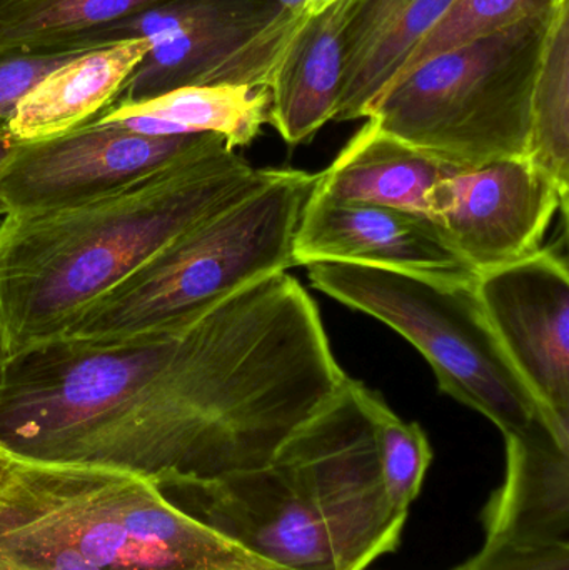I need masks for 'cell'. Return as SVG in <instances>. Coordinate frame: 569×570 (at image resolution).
<instances>
[{
    "label": "cell",
    "instance_id": "obj_22",
    "mask_svg": "<svg viewBox=\"0 0 569 570\" xmlns=\"http://www.w3.org/2000/svg\"><path fill=\"white\" fill-rule=\"evenodd\" d=\"M563 2L565 0H454L441 22L428 33L398 77L438 53L510 29L524 20L547 16Z\"/></svg>",
    "mask_w": 569,
    "mask_h": 570
},
{
    "label": "cell",
    "instance_id": "obj_25",
    "mask_svg": "<svg viewBox=\"0 0 569 570\" xmlns=\"http://www.w3.org/2000/svg\"><path fill=\"white\" fill-rule=\"evenodd\" d=\"M277 6L293 16L311 17L323 12L337 0H276Z\"/></svg>",
    "mask_w": 569,
    "mask_h": 570
},
{
    "label": "cell",
    "instance_id": "obj_28",
    "mask_svg": "<svg viewBox=\"0 0 569 570\" xmlns=\"http://www.w3.org/2000/svg\"><path fill=\"white\" fill-rule=\"evenodd\" d=\"M3 355H2V351H0V377H2V368H3Z\"/></svg>",
    "mask_w": 569,
    "mask_h": 570
},
{
    "label": "cell",
    "instance_id": "obj_18",
    "mask_svg": "<svg viewBox=\"0 0 569 570\" xmlns=\"http://www.w3.org/2000/svg\"><path fill=\"white\" fill-rule=\"evenodd\" d=\"M269 109L266 87H180L139 102L112 104L92 120L120 124L144 136L216 134L236 150L249 146L269 124Z\"/></svg>",
    "mask_w": 569,
    "mask_h": 570
},
{
    "label": "cell",
    "instance_id": "obj_12",
    "mask_svg": "<svg viewBox=\"0 0 569 570\" xmlns=\"http://www.w3.org/2000/svg\"><path fill=\"white\" fill-rule=\"evenodd\" d=\"M357 264L477 281L478 273L428 217L311 194L293 243L294 266Z\"/></svg>",
    "mask_w": 569,
    "mask_h": 570
},
{
    "label": "cell",
    "instance_id": "obj_20",
    "mask_svg": "<svg viewBox=\"0 0 569 570\" xmlns=\"http://www.w3.org/2000/svg\"><path fill=\"white\" fill-rule=\"evenodd\" d=\"M163 0H0V49H50Z\"/></svg>",
    "mask_w": 569,
    "mask_h": 570
},
{
    "label": "cell",
    "instance_id": "obj_1",
    "mask_svg": "<svg viewBox=\"0 0 569 570\" xmlns=\"http://www.w3.org/2000/svg\"><path fill=\"white\" fill-rule=\"evenodd\" d=\"M344 377L316 302L273 274L169 331L7 358L0 448L154 481L220 478L269 462Z\"/></svg>",
    "mask_w": 569,
    "mask_h": 570
},
{
    "label": "cell",
    "instance_id": "obj_11",
    "mask_svg": "<svg viewBox=\"0 0 569 570\" xmlns=\"http://www.w3.org/2000/svg\"><path fill=\"white\" fill-rule=\"evenodd\" d=\"M478 297L541 417L569 444V273L567 256L538 253L478 274Z\"/></svg>",
    "mask_w": 569,
    "mask_h": 570
},
{
    "label": "cell",
    "instance_id": "obj_9",
    "mask_svg": "<svg viewBox=\"0 0 569 570\" xmlns=\"http://www.w3.org/2000/svg\"><path fill=\"white\" fill-rule=\"evenodd\" d=\"M306 19L276 0H220L194 22L150 40L149 52L112 104L139 102L180 87L269 89Z\"/></svg>",
    "mask_w": 569,
    "mask_h": 570
},
{
    "label": "cell",
    "instance_id": "obj_21",
    "mask_svg": "<svg viewBox=\"0 0 569 570\" xmlns=\"http://www.w3.org/2000/svg\"><path fill=\"white\" fill-rule=\"evenodd\" d=\"M371 409L387 502L396 514L408 518L433 461V449L420 424L398 417L374 392H371Z\"/></svg>",
    "mask_w": 569,
    "mask_h": 570
},
{
    "label": "cell",
    "instance_id": "obj_26",
    "mask_svg": "<svg viewBox=\"0 0 569 570\" xmlns=\"http://www.w3.org/2000/svg\"><path fill=\"white\" fill-rule=\"evenodd\" d=\"M16 462V458H12L9 452L3 451V449L0 448V489H2L3 485H6V482L9 481Z\"/></svg>",
    "mask_w": 569,
    "mask_h": 570
},
{
    "label": "cell",
    "instance_id": "obj_8",
    "mask_svg": "<svg viewBox=\"0 0 569 570\" xmlns=\"http://www.w3.org/2000/svg\"><path fill=\"white\" fill-rule=\"evenodd\" d=\"M214 136H144L90 120L46 139L17 140L0 166V199L7 216L80 206L127 189Z\"/></svg>",
    "mask_w": 569,
    "mask_h": 570
},
{
    "label": "cell",
    "instance_id": "obj_14",
    "mask_svg": "<svg viewBox=\"0 0 569 570\" xmlns=\"http://www.w3.org/2000/svg\"><path fill=\"white\" fill-rule=\"evenodd\" d=\"M454 0H356L344 30L337 122L366 119Z\"/></svg>",
    "mask_w": 569,
    "mask_h": 570
},
{
    "label": "cell",
    "instance_id": "obj_7",
    "mask_svg": "<svg viewBox=\"0 0 569 570\" xmlns=\"http://www.w3.org/2000/svg\"><path fill=\"white\" fill-rule=\"evenodd\" d=\"M311 284L403 335L433 368L440 391L490 419L503 435L540 417L531 395L498 341L470 281L426 274L316 263Z\"/></svg>",
    "mask_w": 569,
    "mask_h": 570
},
{
    "label": "cell",
    "instance_id": "obj_15",
    "mask_svg": "<svg viewBox=\"0 0 569 570\" xmlns=\"http://www.w3.org/2000/svg\"><path fill=\"white\" fill-rule=\"evenodd\" d=\"M356 0L307 17L269 83V124L290 146L307 142L336 116L344 77V30Z\"/></svg>",
    "mask_w": 569,
    "mask_h": 570
},
{
    "label": "cell",
    "instance_id": "obj_3",
    "mask_svg": "<svg viewBox=\"0 0 569 570\" xmlns=\"http://www.w3.org/2000/svg\"><path fill=\"white\" fill-rule=\"evenodd\" d=\"M371 392L340 389L259 468L156 481L184 511L287 570H367L408 518L387 502Z\"/></svg>",
    "mask_w": 569,
    "mask_h": 570
},
{
    "label": "cell",
    "instance_id": "obj_23",
    "mask_svg": "<svg viewBox=\"0 0 569 570\" xmlns=\"http://www.w3.org/2000/svg\"><path fill=\"white\" fill-rule=\"evenodd\" d=\"M80 52L47 53L29 49H0V136L9 127L20 100L57 67Z\"/></svg>",
    "mask_w": 569,
    "mask_h": 570
},
{
    "label": "cell",
    "instance_id": "obj_16",
    "mask_svg": "<svg viewBox=\"0 0 569 570\" xmlns=\"http://www.w3.org/2000/svg\"><path fill=\"white\" fill-rule=\"evenodd\" d=\"M149 49L150 40L143 39L77 53L20 100L10 137L19 142L46 139L96 119L117 99Z\"/></svg>",
    "mask_w": 569,
    "mask_h": 570
},
{
    "label": "cell",
    "instance_id": "obj_24",
    "mask_svg": "<svg viewBox=\"0 0 569 570\" xmlns=\"http://www.w3.org/2000/svg\"><path fill=\"white\" fill-rule=\"evenodd\" d=\"M454 570H569V544H483Z\"/></svg>",
    "mask_w": 569,
    "mask_h": 570
},
{
    "label": "cell",
    "instance_id": "obj_27",
    "mask_svg": "<svg viewBox=\"0 0 569 570\" xmlns=\"http://www.w3.org/2000/svg\"><path fill=\"white\" fill-rule=\"evenodd\" d=\"M17 140L12 139L10 136H0V166L6 163L9 154L12 153L13 146H16ZM7 216V207L6 204L0 199V217Z\"/></svg>",
    "mask_w": 569,
    "mask_h": 570
},
{
    "label": "cell",
    "instance_id": "obj_2",
    "mask_svg": "<svg viewBox=\"0 0 569 570\" xmlns=\"http://www.w3.org/2000/svg\"><path fill=\"white\" fill-rule=\"evenodd\" d=\"M254 169L220 136L139 183L80 206L0 223L3 361L62 337L97 298L170 240L259 189Z\"/></svg>",
    "mask_w": 569,
    "mask_h": 570
},
{
    "label": "cell",
    "instance_id": "obj_4",
    "mask_svg": "<svg viewBox=\"0 0 569 570\" xmlns=\"http://www.w3.org/2000/svg\"><path fill=\"white\" fill-rule=\"evenodd\" d=\"M0 535L66 549L99 570H287L124 469L17 461L0 489Z\"/></svg>",
    "mask_w": 569,
    "mask_h": 570
},
{
    "label": "cell",
    "instance_id": "obj_5",
    "mask_svg": "<svg viewBox=\"0 0 569 570\" xmlns=\"http://www.w3.org/2000/svg\"><path fill=\"white\" fill-rule=\"evenodd\" d=\"M316 183L317 174L276 169L259 189L170 240L60 338L107 342L169 331L246 285L286 273Z\"/></svg>",
    "mask_w": 569,
    "mask_h": 570
},
{
    "label": "cell",
    "instance_id": "obj_19",
    "mask_svg": "<svg viewBox=\"0 0 569 570\" xmlns=\"http://www.w3.org/2000/svg\"><path fill=\"white\" fill-rule=\"evenodd\" d=\"M527 159L569 193V0L558 9L548 32L531 97Z\"/></svg>",
    "mask_w": 569,
    "mask_h": 570
},
{
    "label": "cell",
    "instance_id": "obj_17",
    "mask_svg": "<svg viewBox=\"0 0 569 570\" xmlns=\"http://www.w3.org/2000/svg\"><path fill=\"white\" fill-rule=\"evenodd\" d=\"M448 166L366 120L330 167L317 174L313 193L341 203L391 207L426 217L430 190Z\"/></svg>",
    "mask_w": 569,
    "mask_h": 570
},
{
    "label": "cell",
    "instance_id": "obj_13",
    "mask_svg": "<svg viewBox=\"0 0 569 570\" xmlns=\"http://www.w3.org/2000/svg\"><path fill=\"white\" fill-rule=\"evenodd\" d=\"M507 439V474L481 512L484 544H569V444L543 417Z\"/></svg>",
    "mask_w": 569,
    "mask_h": 570
},
{
    "label": "cell",
    "instance_id": "obj_10",
    "mask_svg": "<svg viewBox=\"0 0 569 570\" xmlns=\"http://www.w3.org/2000/svg\"><path fill=\"white\" fill-rule=\"evenodd\" d=\"M568 200L527 157L457 167L430 190L426 217L478 274L541 249Z\"/></svg>",
    "mask_w": 569,
    "mask_h": 570
},
{
    "label": "cell",
    "instance_id": "obj_6",
    "mask_svg": "<svg viewBox=\"0 0 569 570\" xmlns=\"http://www.w3.org/2000/svg\"><path fill=\"white\" fill-rule=\"evenodd\" d=\"M558 9L424 60L390 83L366 120L448 166L527 157L531 97Z\"/></svg>",
    "mask_w": 569,
    "mask_h": 570
}]
</instances>
